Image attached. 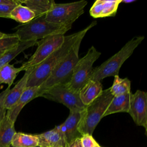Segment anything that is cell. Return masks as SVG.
I'll use <instances>...</instances> for the list:
<instances>
[{
    "label": "cell",
    "mask_w": 147,
    "mask_h": 147,
    "mask_svg": "<svg viewBox=\"0 0 147 147\" xmlns=\"http://www.w3.org/2000/svg\"><path fill=\"white\" fill-rule=\"evenodd\" d=\"M37 97L60 103L65 106L69 110H83L86 106L82 103L79 93L69 89L66 84L56 85L40 92Z\"/></svg>",
    "instance_id": "9c48e42d"
},
{
    "label": "cell",
    "mask_w": 147,
    "mask_h": 147,
    "mask_svg": "<svg viewBox=\"0 0 147 147\" xmlns=\"http://www.w3.org/2000/svg\"><path fill=\"white\" fill-rule=\"evenodd\" d=\"M137 126L147 131V93L138 90L131 94L128 113Z\"/></svg>",
    "instance_id": "30bf717a"
},
{
    "label": "cell",
    "mask_w": 147,
    "mask_h": 147,
    "mask_svg": "<svg viewBox=\"0 0 147 147\" xmlns=\"http://www.w3.org/2000/svg\"><path fill=\"white\" fill-rule=\"evenodd\" d=\"M96 24V21H94L83 30L65 36L62 45L33 69L29 74L26 87H39L41 85L54 68L67 56L76 40L81 37H84L87 32Z\"/></svg>",
    "instance_id": "6da1fadb"
},
{
    "label": "cell",
    "mask_w": 147,
    "mask_h": 147,
    "mask_svg": "<svg viewBox=\"0 0 147 147\" xmlns=\"http://www.w3.org/2000/svg\"><path fill=\"white\" fill-rule=\"evenodd\" d=\"M20 4H1L0 5V17L10 18V13L13 9Z\"/></svg>",
    "instance_id": "83f0119b"
},
{
    "label": "cell",
    "mask_w": 147,
    "mask_h": 147,
    "mask_svg": "<svg viewBox=\"0 0 147 147\" xmlns=\"http://www.w3.org/2000/svg\"><path fill=\"white\" fill-rule=\"evenodd\" d=\"M113 97L109 88L103 90L97 98L82 110L78 126L80 136L85 134L92 135L96 126L103 118V114Z\"/></svg>",
    "instance_id": "277c9868"
},
{
    "label": "cell",
    "mask_w": 147,
    "mask_h": 147,
    "mask_svg": "<svg viewBox=\"0 0 147 147\" xmlns=\"http://www.w3.org/2000/svg\"><path fill=\"white\" fill-rule=\"evenodd\" d=\"M38 88V87H26L16 103L7 110L6 115L15 122L24 107L32 100L37 98Z\"/></svg>",
    "instance_id": "4fadbf2b"
},
{
    "label": "cell",
    "mask_w": 147,
    "mask_h": 147,
    "mask_svg": "<svg viewBox=\"0 0 147 147\" xmlns=\"http://www.w3.org/2000/svg\"><path fill=\"white\" fill-rule=\"evenodd\" d=\"M33 68H32L26 70L23 76L16 83L14 87L10 89L5 101V106L7 110L10 109L16 103L26 89L29 74Z\"/></svg>",
    "instance_id": "2e32d148"
},
{
    "label": "cell",
    "mask_w": 147,
    "mask_h": 147,
    "mask_svg": "<svg viewBox=\"0 0 147 147\" xmlns=\"http://www.w3.org/2000/svg\"><path fill=\"white\" fill-rule=\"evenodd\" d=\"M100 147H101V146H100Z\"/></svg>",
    "instance_id": "e575fe53"
},
{
    "label": "cell",
    "mask_w": 147,
    "mask_h": 147,
    "mask_svg": "<svg viewBox=\"0 0 147 147\" xmlns=\"http://www.w3.org/2000/svg\"><path fill=\"white\" fill-rule=\"evenodd\" d=\"M80 137H77L67 144L65 147H82L80 142Z\"/></svg>",
    "instance_id": "f1b7e54d"
},
{
    "label": "cell",
    "mask_w": 147,
    "mask_h": 147,
    "mask_svg": "<svg viewBox=\"0 0 147 147\" xmlns=\"http://www.w3.org/2000/svg\"><path fill=\"white\" fill-rule=\"evenodd\" d=\"M21 2L33 11L36 17L46 15L56 3L53 0H26Z\"/></svg>",
    "instance_id": "ffe728a7"
},
{
    "label": "cell",
    "mask_w": 147,
    "mask_h": 147,
    "mask_svg": "<svg viewBox=\"0 0 147 147\" xmlns=\"http://www.w3.org/2000/svg\"><path fill=\"white\" fill-rule=\"evenodd\" d=\"M131 94L130 92L123 95L113 96L103 114V117L117 113H128Z\"/></svg>",
    "instance_id": "e0dca14e"
},
{
    "label": "cell",
    "mask_w": 147,
    "mask_h": 147,
    "mask_svg": "<svg viewBox=\"0 0 147 147\" xmlns=\"http://www.w3.org/2000/svg\"><path fill=\"white\" fill-rule=\"evenodd\" d=\"M83 38V36L76 40L67 56L54 68L47 80L38 87L37 95L46 89L56 85L67 84L70 80L74 68L79 59V51Z\"/></svg>",
    "instance_id": "5b68a950"
},
{
    "label": "cell",
    "mask_w": 147,
    "mask_h": 147,
    "mask_svg": "<svg viewBox=\"0 0 147 147\" xmlns=\"http://www.w3.org/2000/svg\"><path fill=\"white\" fill-rule=\"evenodd\" d=\"M1 4H22V2L19 0H0Z\"/></svg>",
    "instance_id": "f546056e"
},
{
    "label": "cell",
    "mask_w": 147,
    "mask_h": 147,
    "mask_svg": "<svg viewBox=\"0 0 147 147\" xmlns=\"http://www.w3.org/2000/svg\"><path fill=\"white\" fill-rule=\"evenodd\" d=\"M6 51H0V57L6 52Z\"/></svg>",
    "instance_id": "d6a6232c"
},
{
    "label": "cell",
    "mask_w": 147,
    "mask_h": 147,
    "mask_svg": "<svg viewBox=\"0 0 147 147\" xmlns=\"http://www.w3.org/2000/svg\"><path fill=\"white\" fill-rule=\"evenodd\" d=\"M86 1L67 3H55L45 15V20L50 22L72 26V24L84 13Z\"/></svg>",
    "instance_id": "52a82bcc"
},
{
    "label": "cell",
    "mask_w": 147,
    "mask_h": 147,
    "mask_svg": "<svg viewBox=\"0 0 147 147\" xmlns=\"http://www.w3.org/2000/svg\"><path fill=\"white\" fill-rule=\"evenodd\" d=\"M134 1L133 0H131V1H126V0H124V1H123V0H122V1H121V3L122 2H123V3H131V2H134Z\"/></svg>",
    "instance_id": "4dcf8cb0"
},
{
    "label": "cell",
    "mask_w": 147,
    "mask_h": 147,
    "mask_svg": "<svg viewBox=\"0 0 147 147\" xmlns=\"http://www.w3.org/2000/svg\"><path fill=\"white\" fill-rule=\"evenodd\" d=\"M5 34H5V33H3L0 32V38L3 37L5 36Z\"/></svg>",
    "instance_id": "1f68e13d"
},
{
    "label": "cell",
    "mask_w": 147,
    "mask_h": 147,
    "mask_svg": "<svg viewBox=\"0 0 147 147\" xmlns=\"http://www.w3.org/2000/svg\"><path fill=\"white\" fill-rule=\"evenodd\" d=\"M101 53L91 46L87 53L79 59L75 65L70 80L66 84L71 90L78 92L90 80L92 71V65L99 57Z\"/></svg>",
    "instance_id": "8992f818"
},
{
    "label": "cell",
    "mask_w": 147,
    "mask_h": 147,
    "mask_svg": "<svg viewBox=\"0 0 147 147\" xmlns=\"http://www.w3.org/2000/svg\"><path fill=\"white\" fill-rule=\"evenodd\" d=\"M80 139L82 147H100L92 135L83 134L80 136Z\"/></svg>",
    "instance_id": "484cf974"
},
{
    "label": "cell",
    "mask_w": 147,
    "mask_h": 147,
    "mask_svg": "<svg viewBox=\"0 0 147 147\" xmlns=\"http://www.w3.org/2000/svg\"><path fill=\"white\" fill-rule=\"evenodd\" d=\"M101 147H102V146H101Z\"/></svg>",
    "instance_id": "d590c367"
},
{
    "label": "cell",
    "mask_w": 147,
    "mask_h": 147,
    "mask_svg": "<svg viewBox=\"0 0 147 147\" xmlns=\"http://www.w3.org/2000/svg\"><path fill=\"white\" fill-rule=\"evenodd\" d=\"M19 42V38L14 33L6 34L0 38V51H7L15 47Z\"/></svg>",
    "instance_id": "d4e9b609"
},
{
    "label": "cell",
    "mask_w": 147,
    "mask_h": 147,
    "mask_svg": "<svg viewBox=\"0 0 147 147\" xmlns=\"http://www.w3.org/2000/svg\"><path fill=\"white\" fill-rule=\"evenodd\" d=\"M9 147H14V146H11V145H10ZM35 147H40V146H35Z\"/></svg>",
    "instance_id": "836d02e7"
},
{
    "label": "cell",
    "mask_w": 147,
    "mask_h": 147,
    "mask_svg": "<svg viewBox=\"0 0 147 147\" xmlns=\"http://www.w3.org/2000/svg\"><path fill=\"white\" fill-rule=\"evenodd\" d=\"M114 77L113 83L111 87L109 88L110 92L113 96L123 95L131 92V82L128 78H121L119 75Z\"/></svg>",
    "instance_id": "603a6c76"
},
{
    "label": "cell",
    "mask_w": 147,
    "mask_h": 147,
    "mask_svg": "<svg viewBox=\"0 0 147 147\" xmlns=\"http://www.w3.org/2000/svg\"><path fill=\"white\" fill-rule=\"evenodd\" d=\"M15 122L6 115L0 125V147H9L14 134Z\"/></svg>",
    "instance_id": "d6986e66"
},
{
    "label": "cell",
    "mask_w": 147,
    "mask_h": 147,
    "mask_svg": "<svg viewBox=\"0 0 147 147\" xmlns=\"http://www.w3.org/2000/svg\"><path fill=\"white\" fill-rule=\"evenodd\" d=\"M37 41H20L15 47L6 51L0 57V68L9 64L10 61L25 49L36 45Z\"/></svg>",
    "instance_id": "ac0fdd59"
},
{
    "label": "cell",
    "mask_w": 147,
    "mask_h": 147,
    "mask_svg": "<svg viewBox=\"0 0 147 147\" xmlns=\"http://www.w3.org/2000/svg\"><path fill=\"white\" fill-rule=\"evenodd\" d=\"M122 0H96L90 9V16L94 18L115 16Z\"/></svg>",
    "instance_id": "7c38bea8"
},
{
    "label": "cell",
    "mask_w": 147,
    "mask_h": 147,
    "mask_svg": "<svg viewBox=\"0 0 147 147\" xmlns=\"http://www.w3.org/2000/svg\"><path fill=\"white\" fill-rule=\"evenodd\" d=\"M22 71L21 67L16 68L7 64L0 68V84H6L10 87L18 74Z\"/></svg>",
    "instance_id": "cb8c5ba5"
},
{
    "label": "cell",
    "mask_w": 147,
    "mask_h": 147,
    "mask_svg": "<svg viewBox=\"0 0 147 147\" xmlns=\"http://www.w3.org/2000/svg\"><path fill=\"white\" fill-rule=\"evenodd\" d=\"M64 34H56L46 37L37 41V49L28 61L20 67L22 71L34 68L42 62L51 54L59 49L64 41Z\"/></svg>",
    "instance_id": "ba28073f"
},
{
    "label": "cell",
    "mask_w": 147,
    "mask_h": 147,
    "mask_svg": "<svg viewBox=\"0 0 147 147\" xmlns=\"http://www.w3.org/2000/svg\"><path fill=\"white\" fill-rule=\"evenodd\" d=\"M10 89V87H7V88L0 93V125L6 114L7 110L5 106V101Z\"/></svg>",
    "instance_id": "4316f807"
},
{
    "label": "cell",
    "mask_w": 147,
    "mask_h": 147,
    "mask_svg": "<svg viewBox=\"0 0 147 147\" xmlns=\"http://www.w3.org/2000/svg\"><path fill=\"white\" fill-rule=\"evenodd\" d=\"M82 111V110H69L67 118L64 122L61 124L65 133L67 144L81 136L78 131V126L81 119Z\"/></svg>",
    "instance_id": "5bb4252c"
},
{
    "label": "cell",
    "mask_w": 147,
    "mask_h": 147,
    "mask_svg": "<svg viewBox=\"0 0 147 147\" xmlns=\"http://www.w3.org/2000/svg\"><path fill=\"white\" fill-rule=\"evenodd\" d=\"M144 36H136L128 41L122 48L100 65L92 69L90 80L100 82L104 78L118 75L124 62L141 43Z\"/></svg>",
    "instance_id": "3957f363"
},
{
    "label": "cell",
    "mask_w": 147,
    "mask_h": 147,
    "mask_svg": "<svg viewBox=\"0 0 147 147\" xmlns=\"http://www.w3.org/2000/svg\"><path fill=\"white\" fill-rule=\"evenodd\" d=\"M36 136L40 147H65L67 144L65 133L61 125Z\"/></svg>",
    "instance_id": "8fae6325"
},
{
    "label": "cell",
    "mask_w": 147,
    "mask_h": 147,
    "mask_svg": "<svg viewBox=\"0 0 147 147\" xmlns=\"http://www.w3.org/2000/svg\"><path fill=\"white\" fill-rule=\"evenodd\" d=\"M102 91V84L100 82L89 80L80 90L79 95L82 103L87 106L97 98Z\"/></svg>",
    "instance_id": "9a60e30c"
},
{
    "label": "cell",
    "mask_w": 147,
    "mask_h": 147,
    "mask_svg": "<svg viewBox=\"0 0 147 147\" xmlns=\"http://www.w3.org/2000/svg\"><path fill=\"white\" fill-rule=\"evenodd\" d=\"M71 28V26L50 22L45 20V15H42L36 17L26 24L17 26L14 34L20 41H38L51 35L65 34Z\"/></svg>",
    "instance_id": "7a4b0ae2"
},
{
    "label": "cell",
    "mask_w": 147,
    "mask_h": 147,
    "mask_svg": "<svg viewBox=\"0 0 147 147\" xmlns=\"http://www.w3.org/2000/svg\"><path fill=\"white\" fill-rule=\"evenodd\" d=\"M35 17L34 12L22 4L16 6L10 13V18L22 24L30 22Z\"/></svg>",
    "instance_id": "7402d4cb"
},
{
    "label": "cell",
    "mask_w": 147,
    "mask_h": 147,
    "mask_svg": "<svg viewBox=\"0 0 147 147\" xmlns=\"http://www.w3.org/2000/svg\"><path fill=\"white\" fill-rule=\"evenodd\" d=\"M11 146L14 147H35L38 146V139L36 134L16 132L12 138Z\"/></svg>",
    "instance_id": "44dd1931"
}]
</instances>
